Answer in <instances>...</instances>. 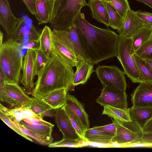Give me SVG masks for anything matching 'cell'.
<instances>
[{"label":"cell","instance_id":"cell-45","mask_svg":"<svg viewBox=\"0 0 152 152\" xmlns=\"http://www.w3.org/2000/svg\"><path fill=\"white\" fill-rule=\"evenodd\" d=\"M39 40H29L25 47L28 49L36 50H39Z\"/></svg>","mask_w":152,"mask_h":152},{"label":"cell","instance_id":"cell-34","mask_svg":"<svg viewBox=\"0 0 152 152\" xmlns=\"http://www.w3.org/2000/svg\"><path fill=\"white\" fill-rule=\"evenodd\" d=\"M138 68L145 83L152 82V72L147 65L144 60L134 54Z\"/></svg>","mask_w":152,"mask_h":152},{"label":"cell","instance_id":"cell-26","mask_svg":"<svg viewBox=\"0 0 152 152\" xmlns=\"http://www.w3.org/2000/svg\"><path fill=\"white\" fill-rule=\"evenodd\" d=\"M53 36L52 30L49 26H45L39 39V49L48 58L50 57L53 53Z\"/></svg>","mask_w":152,"mask_h":152},{"label":"cell","instance_id":"cell-3","mask_svg":"<svg viewBox=\"0 0 152 152\" xmlns=\"http://www.w3.org/2000/svg\"><path fill=\"white\" fill-rule=\"evenodd\" d=\"M23 45L9 38L0 46V71L6 83H18L23 66Z\"/></svg>","mask_w":152,"mask_h":152},{"label":"cell","instance_id":"cell-7","mask_svg":"<svg viewBox=\"0 0 152 152\" xmlns=\"http://www.w3.org/2000/svg\"><path fill=\"white\" fill-rule=\"evenodd\" d=\"M95 72L103 87H109L126 92L127 85L125 73L117 66L99 65Z\"/></svg>","mask_w":152,"mask_h":152},{"label":"cell","instance_id":"cell-32","mask_svg":"<svg viewBox=\"0 0 152 152\" xmlns=\"http://www.w3.org/2000/svg\"><path fill=\"white\" fill-rule=\"evenodd\" d=\"M109 4L124 20L130 9L128 0H103Z\"/></svg>","mask_w":152,"mask_h":152},{"label":"cell","instance_id":"cell-40","mask_svg":"<svg viewBox=\"0 0 152 152\" xmlns=\"http://www.w3.org/2000/svg\"><path fill=\"white\" fill-rule=\"evenodd\" d=\"M133 143L146 144L149 145V147H152V132H142L140 137L132 143Z\"/></svg>","mask_w":152,"mask_h":152},{"label":"cell","instance_id":"cell-43","mask_svg":"<svg viewBox=\"0 0 152 152\" xmlns=\"http://www.w3.org/2000/svg\"><path fill=\"white\" fill-rule=\"evenodd\" d=\"M95 127L101 131L112 134L114 136L116 134V127L114 121L112 123L109 124Z\"/></svg>","mask_w":152,"mask_h":152},{"label":"cell","instance_id":"cell-35","mask_svg":"<svg viewBox=\"0 0 152 152\" xmlns=\"http://www.w3.org/2000/svg\"><path fill=\"white\" fill-rule=\"evenodd\" d=\"M30 107L33 112L39 118V115L42 113L52 108L42 99L37 98H34L30 105Z\"/></svg>","mask_w":152,"mask_h":152},{"label":"cell","instance_id":"cell-25","mask_svg":"<svg viewBox=\"0 0 152 152\" xmlns=\"http://www.w3.org/2000/svg\"><path fill=\"white\" fill-rule=\"evenodd\" d=\"M68 91L66 88H61L54 91L42 98L52 108L58 109L65 104Z\"/></svg>","mask_w":152,"mask_h":152},{"label":"cell","instance_id":"cell-8","mask_svg":"<svg viewBox=\"0 0 152 152\" xmlns=\"http://www.w3.org/2000/svg\"><path fill=\"white\" fill-rule=\"evenodd\" d=\"M53 35L76 55L80 61L87 58L81 45L75 24L65 30L53 29Z\"/></svg>","mask_w":152,"mask_h":152},{"label":"cell","instance_id":"cell-4","mask_svg":"<svg viewBox=\"0 0 152 152\" xmlns=\"http://www.w3.org/2000/svg\"><path fill=\"white\" fill-rule=\"evenodd\" d=\"M88 5L86 0H53L50 27L58 30L68 29L74 25L81 9Z\"/></svg>","mask_w":152,"mask_h":152},{"label":"cell","instance_id":"cell-10","mask_svg":"<svg viewBox=\"0 0 152 152\" xmlns=\"http://www.w3.org/2000/svg\"><path fill=\"white\" fill-rule=\"evenodd\" d=\"M40 29L33 23L32 20L27 15L19 18L18 23L9 38L22 43L26 38L28 40L36 39L39 35Z\"/></svg>","mask_w":152,"mask_h":152},{"label":"cell","instance_id":"cell-17","mask_svg":"<svg viewBox=\"0 0 152 152\" xmlns=\"http://www.w3.org/2000/svg\"><path fill=\"white\" fill-rule=\"evenodd\" d=\"M65 105L78 118L85 130L89 128L88 115L83 104L76 97L67 93Z\"/></svg>","mask_w":152,"mask_h":152},{"label":"cell","instance_id":"cell-14","mask_svg":"<svg viewBox=\"0 0 152 152\" xmlns=\"http://www.w3.org/2000/svg\"><path fill=\"white\" fill-rule=\"evenodd\" d=\"M140 84L131 94L132 107H152V82Z\"/></svg>","mask_w":152,"mask_h":152},{"label":"cell","instance_id":"cell-47","mask_svg":"<svg viewBox=\"0 0 152 152\" xmlns=\"http://www.w3.org/2000/svg\"><path fill=\"white\" fill-rule=\"evenodd\" d=\"M152 132V118L145 125L142 132Z\"/></svg>","mask_w":152,"mask_h":152},{"label":"cell","instance_id":"cell-6","mask_svg":"<svg viewBox=\"0 0 152 152\" xmlns=\"http://www.w3.org/2000/svg\"><path fill=\"white\" fill-rule=\"evenodd\" d=\"M1 101L14 108L30 106L33 98L28 96L18 83H6L4 79H0Z\"/></svg>","mask_w":152,"mask_h":152},{"label":"cell","instance_id":"cell-28","mask_svg":"<svg viewBox=\"0 0 152 152\" xmlns=\"http://www.w3.org/2000/svg\"><path fill=\"white\" fill-rule=\"evenodd\" d=\"M12 120L16 125L26 135L33 138L40 144L49 145L52 142L53 139L52 136H47L29 129L21 124L20 122L19 123L15 120Z\"/></svg>","mask_w":152,"mask_h":152},{"label":"cell","instance_id":"cell-19","mask_svg":"<svg viewBox=\"0 0 152 152\" xmlns=\"http://www.w3.org/2000/svg\"><path fill=\"white\" fill-rule=\"evenodd\" d=\"M94 65L90 58L79 62L73 75L72 83L74 87L87 82L91 74L95 71Z\"/></svg>","mask_w":152,"mask_h":152},{"label":"cell","instance_id":"cell-13","mask_svg":"<svg viewBox=\"0 0 152 152\" xmlns=\"http://www.w3.org/2000/svg\"><path fill=\"white\" fill-rule=\"evenodd\" d=\"M116 134L111 140V143L125 145L132 143L137 140L142 132L139 129L132 130L128 126L127 122H123L114 120Z\"/></svg>","mask_w":152,"mask_h":152},{"label":"cell","instance_id":"cell-30","mask_svg":"<svg viewBox=\"0 0 152 152\" xmlns=\"http://www.w3.org/2000/svg\"><path fill=\"white\" fill-rule=\"evenodd\" d=\"M87 142L85 140L82 138L76 140L63 138L58 141L52 142L48 146L50 148H78L87 145Z\"/></svg>","mask_w":152,"mask_h":152},{"label":"cell","instance_id":"cell-31","mask_svg":"<svg viewBox=\"0 0 152 152\" xmlns=\"http://www.w3.org/2000/svg\"><path fill=\"white\" fill-rule=\"evenodd\" d=\"M103 1L108 13L109 26L113 29L118 30L122 26L123 20L113 8L109 4Z\"/></svg>","mask_w":152,"mask_h":152},{"label":"cell","instance_id":"cell-41","mask_svg":"<svg viewBox=\"0 0 152 152\" xmlns=\"http://www.w3.org/2000/svg\"><path fill=\"white\" fill-rule=\"evenodd\" d=\"M22 121L32 124L45 125L52 127L54 126V125L44 120L43 119L37 117L24 118Z\"/></svg>","mask_w":152,"mask_h":152},{"label":"cell","instance_id":"cell-38","mask_svg":"<svg viewBox=\"0 0 152 152\" xmlns=\"http://www.w3.org/2000/svg\"><path fill=\"white\" fill-rule=\"evenodd\" d=\"M27 128L48 136H52L53 127L45 125L30 124L23 121L20 122Z\"/></svg>","mask_w":152,"mask_h":152},{"label":"cell","instance_id":"cell-51","mask_svg":"<svg viewBox=\"0 0 152 152\" xmlns=\"http://www.w3.org/2000/svg\"><path fill=\"white\" fill-rule=\"evenodd\" d=\"M150 38H152V31L151 34V37Z\"/></svg>","mask_w":152,"mask_h":152},{"label":"cell","instance_id":"cell-46","mask_svg":"<svg viewBox=\"0 0 152 152\" xmlns=\"http://www.w3.org/2000/svg\"><path fill=\"white\" fill-rule=\"evenodd\" d=\"M58 109L52 108L42 113L39 116V118L42 119L44 117H53L55 116Z\"/></svg>","mask_w":152,"mask_h":152},{"label":"cell","instance_id":"cell-12","mask_svg":"<svg viewBox=\"0 0 152 152\" xmlns=\"http://www.w3.org/2000/svg\"><path fill=\"white\" fill-rule=\"evenodd\" d=\"M36 56L35 50L28 49L24 57L23 72L20 82L24 88L28 90L33 89L35 86V63Z\"/></svg>","mask_w":152,"mask_h":152},{"label":"cell","instance_id":"cell-29","mask_svg":"<svg viewBox=\"0 0 152 152\" xmlns=\"http://www.w3.org/2000/svg\"><path fill=\"white\" fill-rule=\"evenodd\" d=\"M152 31L151 26H145L141 29L132 37L135 52L150 38Z\"/></svg>","mask_w":152,"mask_h":152},{"label":"cell","instance_id":"cell-1","mask_svg":"<svg viewBox=\"0 0 152 152\" xmlns=\"http://www.w3.org/2000/svg\"><path fill=\"white\" fill-rule=\"evenodd\" d=\"M74 23L82 49L94 65L116 57L119 35L109 28H102L92 25L83 12L79 14Z\"/></svg>","mask_w":152,"mask_h":152},{"label":"cell","instance_id":"cell-49","mask_svg":"<svg viewBox=\"0 0 152 152\" xmlns=\"http://www.w3.org/2000/svg\"><path fill=\"white\" fill-rule=\"evenodd\" d=\"M147 65L152 72V60H144Z\"/></svg>","mask_w":152,"mask_h":152},{"label":"cell","instance_id":"cell-15","mask_svg":"<svg viewBox=\"0 0 152 152\" xmlns=\"http://www.w3.org/2000/svg\"><path fill=\"white\" fill-rule=\"evenodd\" d=\"M19 20L12 12L8 0H0V24L7 36L12 33Z\"/></svg>","mask_w":152,"mask_h":152},{"label":"cell","instance_id":"cell-36","mask_svg":"<svg viewBox=\"0 0 152 152\" xmlns=\"http://www.w3.org/2000/svg\"><path fill=\"white\" fill-rule=\"evenodd\" d=\"M135 53L143 60H152V38L142 45Z\"/></svg>","mask_w":152,"mask_h":152},{"label":"cell","instance_id":"cell-44","mask_svg":"<svg viewBox=\"0 0 152 152\" xmlns=\"http://www.w3.org/2000/svg\"><path fill=\"white\" fill-rule=\"evenodd\" d=\"M25 4L29 12L34 16L36 14V0H21Z\"/></svg>","mask_w":152,"mask_h":152},{"label":"cell","instance_id":"cell-16","mask_svg":"<svg viewBox=\"0 0 152 152\" xmlns=\"http://www.w3.org/2000/svg\"><path fill=\"white\" fill-rule=\"evenodd\" d=\"M54 117L55 123L63 134V138L76 140L81 138L73 127L63 107L57 110Z\"/></svg>","mask_w":152,"mask_h":152},{"label":"cell","instance_id":"cell-2","mask_svg":"<svg viewBox=\"0 0 152 152\" xmlns=\"http://www.w3.org/2000/svg\"><path fill=\"white\" fill-rule=\"evenodd\" d=\"M74 73L72 67L53 52L37 75L33 96L42 99L60 89L66 88L68 91L73 90Z\"/></svg>","mask_w":152,"mask_h":152},{"label":"cell","instance_id":"cell-37","mask_svg":"<svg viewBox=\"0 0 152 152\" xmlns=\"http://www.w3.org/2000/svg\"><path fill=\"white\" fill-rule=\"evenodd\" d=\"M0 118L7 126L15 131L17 133L28 140L33 142L32 139L26 135L13 121L12 120L3 112L0 111Z\"/></svg>","mask_w":152,"mask_h":152},{"label":"cell","instance_id":"cell-23","mask_svg":"<svg viewBox=\"0 0 152 152\" xmlns=\"http://www.w3.org/2000/svg\"><path fill=\"white\" fill-rule=\"evenodd\" d=\"M114 136L96 128H88L85 131L84 138L87 142L103 144H112L111 140Z\"/></svg>","mask_w":152,"mask_h":152},{"label":"cell","instance_id":"cell-33","mask_svg":"<svg viewBox=\"0 0 152 152\" xmlns=\"http://www.w3.org/2000/svg\"><path fill=\"white\" fill-rule=\"evenodd\" d=\"M63 107L69 117L73 127L77 133L81 138L85 140L84 138V133L86 130L79 119L68 109L65 105Z\"/></svg>","mask_w":152,"mask_h":152},{"label":"cell","instance_id":"cell-27","mask_svg":"<svg viewBox=\"0 0 152 152\" xmlns=\"http://www.w3.org/2000/svg\"><path fill=\"white\" fill-rule=\"evenodd\" d=\"M102 115H107L114 120L123 122H131L129 108L124 110L109 106H103Z\"/></svg>","mask_w":152,"mask_h":152},{"label":"cell","instance_id":"cell-42","mask_svg":"<svg viewBox=\"0 0 152 152\" xmlns=\"http://www.w3.org/2000/svg\"><path fill=\"white\" fill-rule=\"evenodd\" d=\"M135 12L139 18L148 23L152 27V13L140 10L135 11Z\"/></svg>","mask_w":152,"mask_h":152},{"label":"cell","instance_id":"cell-22","mask_svg":"<svg viewBox=\"0 0 152 152\" xmlns=\"http://www.w3.org/2000/svg\"><path fill=\"white\" fill-rule=\"evenodd\" d=\"M88 3L93 18L109 27V15L103 0H89Z\"/></svg>","mask_w":152,"mask_h":152},{"label":"cell","instance_id":"cell-11","mask_svg":"<svg viewBox=\"0 0 152 152\" xmlns=\"http://www.w3.org/2000/svg\"><path fill=\"white\" fill-rule=\"evenodd\" d=\"M151 26L139 18L135 11L129 9L127 11L122 26L117 30L119 35L126 38H132L139 30L145 26Z\"/></svg>","mask_w":152,"mask_h":152},{"label":"cell","instance_id":"cell-9","mask_svg":"<svg viewBox=\"0 0 152 152\" xmlns=\"http://www.w3.org/2000/svg\"><path fill=\"white\" fill-rule=\"evenodd\" d=\"M126 92L107 87H103L96 102L102 106H109L122 109L128 107Z\"/></svg>","mask_w":152,"mask_h":152},{"label":"cell","instance_id":"cell-21","mask_svg":"<svg viewBox=\"0 0 152 152\" xmlns=\"http://www.w3.org/2000/svg\"><path fill=\"white\" fill-rule=\"evenodd\" d=\"M53 0H36V14L34 16L38 25L49 23L53 5Z\"/></svg>","mask_w":152,"mask_h":152},{"label":"cell","instance_id":"cell-20","mask_svg":"<svg viewBox=\"0 0 152 152\" xmlns=\"http://www.w3.org/2000/svg\"><path fill=\"white\" fill-rule=\"evenodd\" d=\"M52 44L53 52L57 54L72 67L77 65L80 61L76 55L53 35Z\"/></svg>","mask_w":152,"mask_h":152},{"label":"cell","instance_id":"cell-24","mask_svg":"<svg viewBox=\"0 0 152 152\" xmlns=\"http://www.w3.org/2000/svg\"><path fill=\"white\" fill-rule=\"evenodd\" d=\"M0 111L19 123L24 118H39L31 110L30 106L9 109L0 104Z\"/></svg>","mask_w":152,"mask_h":152},{"label":"cell","instance_id":"cell-48","mask_svg":"<svg viewBox=\"0 0 152 152\" xmlns=\"http://www.w3.org/2000/svg\"><path fill=\"white\" fill-rule=\"evenodd\" d=\"M143 3L152 9V0H136Z\"/></svg>","mask_w":152,"mask_h":152},{"label":"cell","instance_id":"cell-18","mask_svg":"<svg viewBox=\"0 0 152 152\" xmlns=\"http://www.w3.org/2000/svg\"><path fill=\"white\" fill-rule=\"evenodd\" d=\"M132 122L142 132L148 121L152 118V107H133L129 108Z\"/></svg>","mask_w":152,"mask_h":152},{"label":"cell","instance_id":"cell-50","mask_svg":"<svg viewBox=\"0 0 152 152\" xmlns=\"http://www.w3.org/2000/svg\"><path fill=\"white\" fill-rule=\"evenodd\" d=\"M4 38V34L1 31H0V46L3 43Z\"/></svg>","mask_w":152,"mask_h":152},{"label":"cell","instance_id":"cell-5","mask_svg":"<svg viewBox=\"0 0 152 152\" xmlns=\"http://www.w3.org/2000/svg\"><path fill=\"white\" fill-rule=\"evenodd\" d=\"M135 53L132 38H126L119 35L116 57L122 65L124 72L134 83H144L135 60Z\"/></svg>","mask_w":152,"mask_h":152},{"label":"cell","instance_id":"cell-39","mask_svg":"<svg viewBox=\"0 0 152 152\" xmlns=\"http://www.w3.org/2000/svg\"><path fill=\"white\" fill-rule=\"evenodd\" d=\"M36 56L35 60V75H37L40 70L45 65L48 58L41 50H35Z\"/></svg>","mask_w":152,"mask_h":152}]
</instances>
